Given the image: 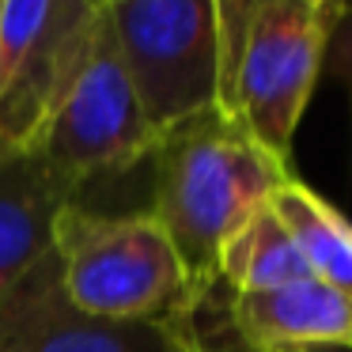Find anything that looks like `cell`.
Wrapping results in <instances>:
<instances>
[{"label": "cell", "instance_id": "1", "mask_svg": "<svg viewBox=\"0 0 352 352\" xmlns=\"http://www.w3.org/2000/svg\"><path fill=\"white\" fill-rule=\"evenodd\" d=\"M148 163V212L167 231L193 292L212 288L231 235L296 175L292 160L273 155L223 110H208L163 133Z\"/></svg>", "mask_w": 352, "mask_h": 352}, {"label": "cell", "instance_id": "2", "mask_svg": "<svg viewBox=\"0 0 352 352\" xmlns=\"http://www.w3.org/2000/svg\"><path fill=\"white\" fill-rule=\"evenodd\" d=\"M107 23L155 137L223 110L235 0H114Z\"/></svg>", "mask_w": 352, "mask_h": 352}, {"label": "cell", "instance_id": "3", "mask_svg": "<svg viewBox=\"0 0 352 352\" xmlns=\"http://www.w3.org/2000/svg\"><path fill=\"white\" fill-rule=\"evenodd\" d=\"M54 254L65 299L95 318L167 322L197 296L148 208L99 212L76 201L57 220Z\"/></svg>", "mask_w": 352, "mask_h": 352}, {"label": "cell", "instance_id": "4", "mask_svg": "<svg viewBox=\"0 0 352 352\" xmlns=\"http://www.w3.org/2000/svg\"><path fill=\"white\" fill-rule=\"evenodd\" d=\"M333 0H235L223 114L292 160L299 118L322 80Z\"/></svg>", "mask_w": 352, "mask_h": 352}, {"label": "cell", "instance_id": "5", "mask_svg": "<svg viewBox=\"0 0 352 352\" xmlns=\"http://www.w3.org/2000/svg\"><path fill=\"white\" fill-rule=\"evenodd\" d=\"M155 144L160 137L144 118L102 8L91 50L34 152L87 201V190L95 182L137 170L152 160Z\"/></svg>", "mask_w": 352, "mask_h": 352}, {"label": "cell", "instance_id": "6", "mask_svg": "<svg viewBox=\"0 0 352 352\" xmlns=\"http://www.w3.org/2000/svg\"><path fill=\"white\" fill-rule=\"evenodd\" d=\"M102 19L95 0H0V152H34Z\"/></svg>", "mask_w": 352, "mask_h": 352}, {"label": "cell", "instance_id": "7", "mask_svg": "<svg viewBox=\"0 0 352 352\" xmlns=\"http://www.w3.org/2000/svg\"><path fill=\"white\" fill-rule=\"evenodd\" d=\"M0 352H170L167 322H110L65 299L57 254L0 307Z\"/></svg>", "mask_w": 352, "mask_h": 352}, {"label": "cell", "instance_id": "8", "mask_svg": "<svg viewBox=\"0 0 352 352\" xmlns=\"http://www.w3.org/2000/svg\"><path fill=\"white\" fill-rule=\"evenodd\" d=\"M84 201L38 152H0V307L54 261V231Z\"/></svg>", "mask_w": 352, "mask_h": 352}, {"label": "cell", "instance_id": "9", "mask_svg": "<svg viewBox=\"0 0 352 352\" xmlns=\"http://www.w3.org/2000/svg\"><path fill=\"white\" fill-rule=\"evenodd\" d=\"M228 314L239 337L261 352L352 349V296L318 276H299L265 292H228Z\"/></svg>", "mask_w": 352, "mask_h": 352}, {"label": "cell", "instance_id": "10", "mask_svg": "<svg viewBox=\"0 0 352 352\" xmlns=\"http://www.w3.org/2000/svg\"><path fill=\"white\" fill-rule=\"evenodd\" d=\"M273 212L292 235L307 273L322 284L352 296V220L341 216L329 201H322L296 175L273 193Z\"/></svg>", "mask_w": 352, "mask_h": 352}, {"label": "cell", "instance_id": "11", "mask_svg": "<svg viewBox=\"0 0 352 352\" xmlns=\"http://www.w3.org/2000/svg\"><path fill=\"white\" fill-rule=\"evenodd\" d=\"M299 276H311V273H307L284 223L276 220L273 205L254 212L231 235V243L220 254V269H216V280L228 292H265V288H276V284L299 280Z\"/></svg>", "mask_w": 352, "mask_h": 352}, {"label": "cell", "instance_id": "12", "mask_svg": "<svg viewBox=\"0 0 352 352\" xmlns=\"http://www.w3.org/2000/svg\"><path fill=\"white\" fill-rule=\"evenodd\" d=\"M170 326V352H261L239 337L228 314V292L216 280L212 288L197 292L175 318Z\"/></svg>", "mask_w": 352, "mask_h": 352}, {"label": "cell", "instance_id": "13", "mask_svg": "<svg viewBox=\"0 0 352 352\" xmlns=\"http://www.w3.org/2000/svg\"><path fill=\"white\" fill-rule=\"evenodd\" d=\"M322 80H333L352 107V0H333V31H329Z\"/></svg>", "mask_w": 352, "mask_h": 352}, {"label": "cell", "instance_id": "14", "mask_svg": "<svg viewBox=\"0 0 352 352\" xmlns=\"http://www.w3.org/2000/svg\"><path fill=\"white\" fill-rule=\"evenodd\" d=\"M314 352H352V349H314Z\"/></svg>", "mask_w": 352, "mask_h": 352}, {"label": "cell", "instance_id": "15", "mask_svg": "<svg viewBox=\"0 0 352 352\" xmlns=\"http://www.w3.org/2000/svg\"><path fill=\"white\" fill-rule=\"evenodd\" d=\"M95 4H102V8H107V4H114V0H95Z\"/></svg>", "mask_w": 352, "mask_h": 352}]
</instances>
